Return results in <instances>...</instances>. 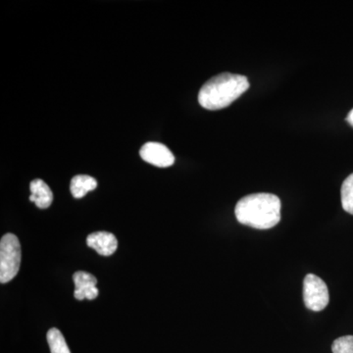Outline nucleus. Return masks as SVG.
I'll use <instances>...</instances> for the list:
<instances>
[{"instance_id":"1","label":"nucleus","mask_w":353,"mask_h":353,"mask_svg":"<svg viewBox=\"0 0 353 353\" xmlns=\"http://www.w3.org/2000/svg\"><path fill=\"white\" fill-rule=\"evenodd\" d=\"M280 199L272 194H253L243 197L236 203V220L245 226L259 230L275 227L281 221Z\"/></svg>"},{"instance_id":"2","label":"nucleus","mask_w":353,"mask_h":353,"mask_svg":"<svg viewBox=\"0 0 353 353\" xmlns=\"http://www.w3.org/2000/svg\"><path fill=\"white\" fill-rule=\"evenodd\" d=\"M250 85L248 78L239 74L222 73L208 81L199 90V102L208 110H220L231 105Z\"/></svg>"},{"instance_id":"3","label":"nucleus","mask_w":353,"mask_h":353,"mask_svg":"<svg viewBox=\"0 0 353 353\" xmlns=\"http://www.w3.org/2000/svg\"><path fill=\"white\" fill-rule=\"evenodd\" d=\"M21 245L17 236L6 234L0 241V282H10L19 272Z\"/></svg>"},{"instance_id":"4","label":"nucleus","mask_w":353,"mask_h":353,"mask_svg":"<svg viewBox=\"0 0 353 353\" xmlns=\"http://www.w3.org/2000/svg\"><path fill=\"white\" fill-rule=\"evenodd\" d=\"M303 299L306 308L311 311H322L329 304L330 296L327 285L321 278L308 274L303 282Z\"/></svg>"},{"instance_id":"5","label":"nucleus","mask_w":353,"mask_h":353,"mask_svg":"<svg viewBox=\"0 0 353 353\" xmlns=\"http://www.w3.org/2000/svg\"><path fill=\"white\" fill-rule=\"evenodd\" d=\"M139 155L148 163L154 165L159 168H167L175 163V157L171 150L163 143H146L141 146Z\"/></svg>"},{"instance_id":"6","label":"nucleus","mask_w":353,"mask_h":353,"mask_svg":"<svg viewBox=\"0 0 353 353\" xmlns=\"http://www.w3.org/2000/svg\"><path fill=\"white\" fill-rule=\"evenodd\" d=\"M73 279L76 285V290L74 292L76 299L83 301L87 299L92 301L99 296V292L97 288V280L92 274L78 271L74 274Z\"/></svg>"},{"instance_id":"7","label":"nucleus","mask_w":353,"mask_h":353,"mask_svg":"<svg viewBox=\"0 0 353 353\" xmlns=\"http://www.w3.org/2000/svg\"><path fill=\"white\" fill-rule=\"evenodd\" d=\"M88 245L102 256H110L118 248V241L113 234L108 232H95L87 239Z\"/></svg>"},{"instance_id":"8","label":"nucleus","mask_w":353,"mask_h":353,"mask_svg":"<svg viewBox=\"0 0 353 353\" xmlns=\"http://www.w3.org/2000/svg\"><path fill=\"white\" fill-rule=\"evenodd\" d=\"M30 190H31L30 201L34 202L41 209L50 208L53 201V194L48 183L41 179H36L30 185Z\"/></svg>"},{"instance_id":"9","label":"nucleus","mask_w":353,"mask_h":353,"mask_svg":"<svg viewBox=\"0 0 353 353\" xmlns=\"http://www.w3.org/2000/svg\"><path fill=\"white\" fill-rule=\"evenodd\" d=\"M97 188V180L88 175H77L72 179L70 183V190L75 199H82L88 192H92Z\"/></svg>"},{"instance_id":"10","label":"nucleus","mask_w":353,"mask_h":353,"mask_svg":"<svg viewBox=\"0 0 353 353\" xmlns=\"http://www.w3.org/2000/svg\"><path fill=\"white\" fill-rule=\"evenodd\" d=\"M46 339H48L51 353H71L63 334L57 328L50 329Z\"/></svg>"},{"instance_id":"11","label":"nucleus","mask_w":353,"mask_h":353,"mask_svg":"<svg viewBox=\"0 0 353 353\" xmlns=\"http://www.w3.org/2000/svg\"><path fill=\"white\" fill-rule=\"evenodd\" d=\"M341 205L345 211L353 215V174L345 179L341 190Z\"/></svg>"},{"instance_id":"12","label":"nucleus","mask_w":353,"mask_h":353,"mask_svg":"<svg viewBox=\"0 0 353 353\" xmlns=\"http://www.w3.org/2000/svg\"><path fill=\"white\" fill-rule=\"evenodd\" d=\"M333 353H353V336L339 338L332 345Z\"/></svg>"},{"instance_id":"13","label":"nucleus","mask_w":353,"mask_h":353,"mask_svg":"<svg viewBox=\"0 0 353 353\" xmlns=\"http://www.w3.org/2000/svg\"><path fill=\"white\" fill-rule=\"evenodd\" d=\"M347 121L353 127V109L350 113H348Z\"/></svg>"}]
</instances>
